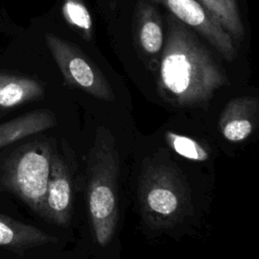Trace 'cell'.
<instances>
[{
	"instance_id": "cell-1",
	"label": "cell",
	"mask_w": 259,
	"mask_h": 259,
	"mask_svg": "<svg viewBox=\"0 0 259 259\" xmlns=\"http://www.w3.org/2000/svg\"><path fill=\"white\" fill-rule=\"evenodd\" d=\"M167 34L158 72V89L169 102L194 106L228 84L225 71L185 23L167 16Z\"/></svg>"
},
{
	"instance_id": "cell-2",
	"label": "cell",
	"mask_w": 259,
	"mask_h": 259,
	"mask_svg": "<svg viewBox=\"0 0 259 259\" xmlns=\"http://www.w3.org/2000/svg\"><path fill=\"white\" fill-rule=\"evenodd\" d=\"M119 158L114 139L98 127L88 157V207L95 239L100 246L111 240L118 221L117 178Z\"/></svg>"
},
{
	"instance_id": "cell-3",
	"label": "cell",
	"mask_w": 259,
	"mask_h": 259,
	"mask_svg": "<svg viewBox=\"0 0 259 259\" xmlns=\"http://www.w3.org/2000/svg\"><path fill=\"white\" fill-rule=\"evenodd\" d=\"M139 201L144 219L155 228L172 226L187 206L186 191L179 176L164 165L144 171L139 184Z\"/></svg>"
},
{
	"instance_id": "cell-4",
	"label": "cell",
	"mask_w": 259,
	"mask_h": 259,
	"mask_svg": "<svg viewBox=\"0 0 259 259\" xmlns=\"http://www.w3.org/2000/svg\"><path fill=\"white\" fill-rule=\"evenodd\" d=\"M53 151L45 142L23 147L11 159L7 185L34 211L45 217Z\"/></svg>"
},
{
	"instance_id": "cell-5",
	"label": "cell",
	"mask_w": 259,
	"mask_h": 259,
	"mask_svg": "<svg viewBox=\"0 0 259 259\" xmlns=\"http://www.w3.org/2000/svg\"><path fill=\"white\" fill-rule=\"evenodd\" d=\"M46 44L64 79L96 98L113 100V91L98 67L78 47L53 33H46Z\"/></svg>"
},
{
	"instance_id": "cell-6",
	"label": "cell",
	"mask_w": 259,
	"mask_h": 259,
	"mask_svg": "<svg viewBox=\"0 0 259 259\" xmlns=\"http://www.w3.org/2000/svg\"><path fill=\"white\" fill-rule=\"evenodd\" d=\"M159 2L170 13L199 32L227 61H234L237 46L217 19L197 0H153Z\"/></svg>"
},
{
	"instance_id": "cell-7",
	"label": "cell",
	"mask_w": 259,
	"mask_h": 259,
	"mask_svg": "<svg viewBox=\"0 0 259 259\" xmlns=\"http://www.w3.org/2000/svg\"><path fill=\"white\" fill-rule=\"evenodd\" d=\"M71 212L72 184L70 173L61 156L53 152L45 218L54 224L65 226L69 223Z\"/></svg>"
},
{
	"instance_id": "cell-8",
	"label": "cell",
	"mask_w": 259,
	"mask_h": 259,
	"mask_svg": "<svg viewBox=\"0 0 259 259\" xmlns=\"http://www.w3.org/2000/svg\"><path fill=\"white\" fill-rule=\"evenodd\" d=\"M259 118V101L253 97L232 99L220 118L222 135L230 142H242L253 132Z\"/></svg>"
},
{
	"instance_id": "cell-9",
	"label": "cell",
	"mask_w": 259,
	"mask_h": 259,
	"mask_svg": "<svg viewBox=\"0 0 259 259\" xmlns=\"http://www.w3.org/2000/svg\"><path fill=\"white\" fill-rule=\"evenodd\" d=\"M136 36L142 51L155 56L163 50L164 32L157 9L147 0H141L136 12Z\"/></svg>"
},
{
	"instance_id": "cell-10",
	"label": "cell",
	"mask_w": 259,
	"mask_h": 259,
	"mask_svg": "<svg viewBox=\"0 0 259 259\" xmlns=\"http://www.w3.org/2000/svg\"><path fill=\"white\" fill-rule=\"evenodd\" d=\"M56 124V118L50 110H35L0 124V148L22 138L42 132Z\"/></svg>"
},
{
	"instance_id": "cell-11",
	"label": "cell",
	"mask_w": 259,
	"mask_h": 259,
	"mask_svg": "<svg viewBox=\"0 0 259 259\" xmlns=\"http://www.w3.org/2000/svg\"><path fill=\"white\" fill-rule=\"evenodd\" d=\"M44 95L42 86L34 79L0 74V106L13 107Z\"/></svg>"
},
{
	"instance_id": "cell-12",
	"label": "cell",
	"mask_w": 259,
	"mask_h": 259,
	"mask_svg": "<svg viewBox=\"0 0 259 259\" xmlns=\"http://www.w3.org/2000/svg\"><path fill=\"white\" fill-rule=\"evenodd\" d=\"M50 241H56V238L34 227L12 221L0 214V246L18 249Z\"/></svg>"
},
{
	"instance_id": "cell-13",
	"label": "cell",
	"mask_w": 259,
	"mask_h": 259,
	"mask_svg": "<svg viewBox=\"0 0 259 259\" xmlns=\"http://www.w3.org/2000/svg\"><path fill=\"white\" fill-rule=\"evenodd\" d=\"M230 34L238 47L245 35V28L237 0H197Z\"/></svg>"
},
{
	"instance_id": "cell-14",
	"label": "cell",
	"mask_w": 259,
	"mask_h": 259,
	"mask_svg": "<svg viewBox=\"0 0 259 259\" xmlns=\"http://www.w3.org/2000/svg\"><path fill=\"white\" fill-rule=\"evenodd\" d=\"M62 11L69 24L80 31L82 36L86 39L91 38L92 19L82 0H64Z\"/></svg>"
},
{
	"instance_id": "cell-15",
	"label": "cell",
	"mask_w": 259,
	"mask_h": 259,
	"mask_svg": "<svg viewBox=\"0 0 259 259\" xmlns=\"http://www.w3.org/2000/svg\"><path fill=\"white\" fill-rule=\"evenodd\" d=\"M165 139L173 151L186 159L197 162L206 161L208 159L209 155L207 150L192 138L173 132H166Z\"/></svg>"
}]
</instances>
